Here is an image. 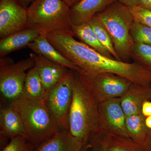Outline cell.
Here are the masks:
<instances>
[{
    "label": "cell",
    "mask_w": 151,
    "mask_h": 151,
    "mask_svg": "<svg viewBox=\"0 0 151 151\" xmlns=\"http://www.w3.org/2000/svg\"><path fill=\"white\" fill-rule=\"evenodd\" d=\"M49 42L68 59L81 69L78 74L92 78L102 73H115L134 84H151V71L136 62H125L105 56L81 41L70 32H57L47 35Z\"/></svg>",
    "instance_id": "obj_1"
},
{
    "label": "cell",
    "mask_w": 151,
    "mask_h": 151,
    "mask_svg": "<svg viewBox=\"0 0 151 151\" xmlns=\"http://www.w3.org/2000/svg\"><path fill=\"white\" fill-rule=\"evenodd\" d=\"M99 103L75 72L73 99L69 116L70 134L82 145L100 129Z\"/></svg>",
    "instance_id": "obj_2"
},
{
    "label": "cell",
    "mask_w": 151,
    "mask_h": 151,
    "mask_svg": "<svg viewBox=\"0 0 151 151\" xmlns=\"http://www.w3.org/2000/svg\"><path fill=\"white\" fill-rule=\"evenodd\" d=\"M9 105L20 116L28 139L35 147L60 131L55 119L43 101L22 97Z\"/></svg>",
    "instance_id": "obj_3"
},
{
    "label": "cell",
    "mask_w": 151,
    "mask_h": 151,
    "mask_svg": "<svg viewBox=\"0 0 151 151\" xmlns=\"http://www.w3.org/2000/svg\"><path fill=\"white\" fill-rule=\"evenodd\" d=\"M95 16L108 31L120 60L129 62L134 45L130 35L134 19L129 8L117 1Z\"/></svg>",
    "instance_id": "obj_4"
},
{
    "label": "cell",
    "mask_w": 151,
    "mask_h": 151,
    "mask_svg": "<svg viewBox=\"0 0 151 151\" xmlns=\"http://www.w3.org/2000/svg\"><path fill=\"white\" fill-rule=\"evenodd\" d=\"M28 28L45 35L72 32L70 8L63 0H35L27 8Z\"/></svg>",
    "instance_id": "obj_5"
},
{
    "label": "cell",
    "mask_w": 151,
    "mask_h": 151,
    "mask_svg": "<svg viewBox=\"0 0 151 151\" xmlns=\"http://www.w3.org/2000/svg\"><path fill=\"white\" fill-rule=\"evenodd\" d=\"M75 71L69 70L60 81L45 93L44 102L60 130L69 129V116L73 99Z\"/></svg>",
    "instance_id": "obj_6"
},
{
    "label": "cell",
    "mask_w": 151,
    "mask_h": 151,
    "mask_svg": "<svg viewBox=\"0 0 151 151\" xmlns=\"http://www.w3.org/2000/svg\"><path fill=\"white\" fill-rule=\"evenodd\" d=\"M1 58L0 91L3 99L10 104L23 97L27 71L35 66L32 58H28L15 63Z\"/></svg>",
    "instance_id": "obj_7"
},
{
    "label": "cell",
    "mask_w": 151,
    "mask_h": 151,
    "mask_svg": "<svg viewBox=\"0 0 151 151\" xmlns=\"http://www.w3.org/2000/svg\"><path fill=\"white\" fill-rule=\"evenodd\" d=\"M78 75L99 103L113 98H121L133 84L127 78L113 73H100L92 78Z\"/></svg>",
    "instance_id": "obj_8"
},
{
    "label": "cell",
    "mask_w": 151,
    "mask_h": 151,
    "mask_svg": "<svg viewBox=\"0 0 151 151\" xmlns=\"http://www.w3.org/2000/svg\"><path fill=\"white\" fill-rule=\"evenodd\" d=\"M99 112L100 129L119 137L130 139L126 128V116L121 105V98L100 102Z\"/></svg>",
    "instance_id": "obj_9"
},
{
    "label": "cell",
    "mask_w": 151,
    "mask_h": 151,
    "mask_svg": "<svg viewBox=\"0 0 151 151\" xmlns=\"http://www.w3.org/2000/svg\"><path fill=\"white\" fill-rule=\"evenodd\" d=\"M27 8L17 0H0V38L27 27Z\"/></svg>",
    "instance_id": "obj_10"
},
{
    "label": "cell",
    "mask_w": 151,
    "mask_h": 151,
    "mask_svg": "<svg viewBox=\"0 0 151 151\" xmlns=\"http://www.w3.org/2000/svg\"><path fill=\"white\" fill-rule=\"evenodd\" d=\"M29 57L34 62L45 93L57 84L70 70L40 55L31 53Z\"/></svg>",
    "instance_id": "obj_11"
},
{
    "label": "cell",
    "mask_w": 151,
    "mask_h": 151,
    "mask_svg": "<svg viewBox=\"0 0 151 151\" xmlns=\"http://www.w3.org/2000/svg\"><path fill=\"white\" fill-rule=\"evenodd\" d=\"M27 47L36 54L40 55L52 62L65 66L79 74L82 73L79 67L63 56L49 42L45 35L40 34Z\"/></svg>",
    "instance_id": "obj_12"
},
{
    "label": "cell",
    "mask_w": 151,
    "mask_h": 151,
    "mask_svg": "<svg viewBox=\"0 0 151 151\" xmlns=\"http://www.w3.org/2000/svg\"><path fill=\"white\" fill-rule=\"evenodd\" d=\"M0 134L4 141L19 136L27 138L20 116L9 105L1 108Z\"/></svg>",
    "instance_id": "obj_13"
},
{
    "label": "cell",
    "mask_w": 151,
    "mask_h": 151,
    "mask_svg": "<svg viewBox=\"0 0 151 151\" xmlns=\"http://www.w3.org/2000/svg\"><path fill=\"white\" fill-rule=\"evenodd\" d=\"M151 101V84H132L129 90L121 97V105L126 117L142 112L143 103Z\"/></svg>",
    "instance_id": "obj_14"
},
{
    "label": "cell",
    "mask_w": 151,
    "mask_h": 151,
    "mask_svg": "<svg viewBox=\"0 0 151 151\" xmlns=\"http://www.w3.org/2000/svg\"><path fill=\"white\" fill-rule=\"evenodd\" d=\"M119 0H81L70 8V19L73 26L87 22L97 14Z\"/></svg>",
    "instance_id": "obj_15"
},
{
    "label": "cell",
    "mask_w": 151,
    "mask_h": 151,
    "mask_svg": "<svg viewBox=\"0 0 151 151\" xmlns=\"http://www.w3.org/2000/svg\"><path fill=\"white\" fill-rule=\"evenodd\" d=\"M39 35V32L37 31L27 27L1 39V58L4 57L11 52L27 47Z\"/></svg>",
    "instance_id": "obj_16"
},
{
    "label": "cell",
    "mask_w": 151,
    "mask_h": 151,
    "mask_svg": "<svg viewBox=\"0 0 151 151\" xmlns=\"http://www.w3.org/2000/svg\"><path fill=\"white\" fill-rule=\"evenodd\" d=\"M84 147L68 130H62L35 147L34 151H80Z\"/></svg>",
    "instance_id": "obj_17"
},
{
    "label": "cell",
    "mask_w": 151,
    "mask_h": 151,
    "mask_svg": "<svg viewBox=\"0 0 151 151\" xmlns=\"http://www.w3.org/2000/svg\"><path fill=\"white\" fill-rule=\"evenodd\" d=\"M72 32L74 37L80 40L81 42L105 56L114 58L100 43L94 31L88 23H84L78 25H73Z\"/></svg>",
    "instance_id": "obj_18"
},
{
    "label": "cell",
    "mask_w": 151,
    "mask_h": 151,
    "mask_svg": "<svg viewBox=\"0 0 151 151\" xmlns=\"http://www.w3.org/2000/svg\"><path fill=\"white\" fill-rule=\"evenodd\" d=\"M45 96V90L37 69L34 66L27 73L22 97L28 100L44 102Z\"/></svg>",
    "instance_id": "obj_19"
},
{
    "label": "cell",
    "mask_w": 151,
    "mask_h": 151,
    "mask_svg": "<svg viewBox=\"0 0 151 151\" xmlns=\"http://www.w3.org/2000/svg\"><path fill=\"white\" fill-rule=\"evenodd\" d=\"M145 118L142 112L126 117V128L130 139L141 145L150 131L146 126Z\"/></svg>",
    "instance_id": "obj_20"
},
{
    "label": "cell",
    "mask_w": 151,
    "mask_h": 151,
    "mask_svg": "<svg viewBox=\"0 0 151 151\" xmlns=\"http://www.w3.org/2000/svg\"><path fill=\"white\" fill-rule=\"evenodd\" d=\"M102 140L106 151H144L141 145L102 130Z\"/></svg>",
    "instance_id": "obj_21"
},
{
    "label": "cell",
    "mask_w": 151,
    "mask_h": 151,
    "mask_svg": "<svg viewBox=\"0 0 151 151\" xmlns=\"http://www.w3.org/2000/svg\"><path fill=\"white\" fill-rule=\"evenodd\" d=\"M87 22L94 31L97 39L103 46L109 51L115 59L121 60L115 51L110 35L99 18L95 16Z\"/></svg>",
    "instance_id": "obj_22"
},
{
    "label": "cell",
    "mask_w": 151,
    "mask_h": 151,
    "mask_svg": "<svg viewBox=\"0 0 151 151\" xmlns=\"http://www.w3.org/2000/svg\"><path fill=\"white\" fill-rule=\"evenodd\" d=\"M132 58L138 63L151 71V46L139 43H134Z\"/></svg>",
    "instance_id": "obj_23"
},
{
    "label": "cell",
    "mask_w": 151,
    "mask_h": 151,
    "mask_svg": "<svg viewBox=\"0 0 151 151\" xmlns=\"http://www.w3.org/2000/svg\"><path fill=\"white\" fill-rule=\"evenodd\" d=\"M130 35L134 43H139L151 46V27L133 22Z\"/></svg>",
    "instance_id": "obj_24"
},
{
    "label": "cell",
    "mask_w": 151,
    "mask_h": 151,
    "mask_svg": "<svg viewBox=\"0 0 151 151\" xmlns=\"http://www.w3.org/2000/svg\"><path fill=\"white\" fill-rule=\"evenodd\" d=\"M35 148L27 138L19 136L11 139L1 151H34Z\"/></svg>",
    "instance_id": "obj_25"
},
{
    "label": "cell",
    "mask_w": 151,
    "mask_h": 151,
    "mask_svg": "<svg viewBox=\"0 0 151 151\" xmlns=\"http://www.w3.org/2000/svg\"><path fill=\"white\" fill-rule=\"evenodd\" d=\"M129 8L134 22L151 27V10L139 6Z\"/></svg>",
    "instance_id": "obj_26"
},
{
    "label": "cell",
    "mask_w": 151,
    "mask_h": 151,
    "mask_svg": "<svg viewBox=\"0 0 151 151\" xmlns=\"http://www.w3.org/2000/svg\"><path fill=\"white\" fill-rule=\"evenodd\" d=\"M102 130L92 135L87 145V151H106L102 140Z\"/></svg>",
    "instance_id": "obj_27"
},
{
    "label": "cell",
    "mask_w": 151,
    "mask_h": 151,
    "mask_svg": "<svg viewBox=\"0 0 151 151\" xmlns=\"http://www.w3.org/2000/svg\"><path fill=\"white\" fill-rule=\"evenodd\" d=\"M142 113L145 117L151 116V101H146L142 107Z\"/></svg>",
    "instance_id": "obj_28"
},
{
    "label": "cell",
    "mask_w": 151,
    "mask_h": 151,
    "mask_svg": "<svg viewBox=\"0 0 151 151\" xmlns=\"http://www.w3.org/2000/svg\"><path fill=\"white\" fill-rule=\"evenodd\" d=\"M144 151H151V131L149 132L145 140L142 145Z\"/></svg>",
    "instance_id": "obj_29"
},
{
    "label": "cell",
    "mask_w": 151,
    "mask_h": 151,
    "mask_svg": "<svg viewBox=\"0 0 151 151\" xmlns=\"http://www.w3.org/2000/svg\"><path fill=\"white\" fill-rule=\"evenodd\" d=\"M138 5L144 8L151 10V0H137Z\"/></svg>",
    "instance_id": "obj_30"
},
{
    "label": "cell",
    "mask_w": 151,
    "mask_h": 151,
    "mask_svg": "<svg viewBox=\"0 0 151 151\" xmlns=\"http://www.w3.org/2000/svg\"><path fill=\"white\" fill-rule=\"evenodd\" d=\"M119 1L129 8L134 7L138 5L137 0H119Z\"/></svg>",
    "instance_id": "obj_31"
},
{
    "label": "cell",
    "mask_w": 151,
    "mask_h": 151,
    "mask_svg": "<svg viewBox=\"0 0 151 151\" xmlns=\"http://www.w3.org/2000/svg\"><path fill=\"white\" fill-rule=\"evenodd\" d=\"M69 7L71 8L73 6L75 5L76 4L81 1V0H63Z\"/></svg>",
    "instance_id": "obj_32"
},
{
    "label": "cell",
    "mask_w": 151,
    "mask_h": 151,
    "mask_svg": "<svg viewBox=\"0 0 151 151\" xmlns=\"http://www.w3.org/2000/svg\"><path fill=\"white\" fill-rule=\"evenodd\" d=\"M17 1L25 7L28 8L35 0H17Z\"/></svg>",
    "instance_id": "obj_33"
},
{
    "label": "cell",
    "mask_w": 151,
    "mask_h": 151,
    "mask_svg": "<svg viewBox=\"0 0 151 151\" xmlns=\"http://www.w3.org/2000/svg\"><path fill=\"white\" fill-rule=\"evenodd\" d=\"M145 124L148 129L151 131V116L145 118Z\"/></svg>",
    "instance_id": "obj_34"
},
{
    "label": "cell",
    "mask_w": 151,
    "mask_h": 151,
    "mask_svg": "<svg viewBox=\"0 0 151 151\" xmlns=\"http://www.w3.org/2000/svg\"><path fill=\"white\" fill-rule=\"evenodd\" d=\"M80 151H87V145L84 147Z\"/></svg>",
    "instance_id": "obj_35"
}]
</instances>
